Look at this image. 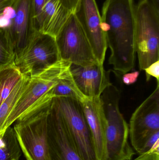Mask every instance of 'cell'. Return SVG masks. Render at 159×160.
I'll use <instances>...</instances> for the list:
<instances>
[{
    "mask_svg": "<svg viewBox=\"0 0 159 160\" xmlns=\"http://www.w3.org/2000/svg\"><path fill=\"white\" fill-rule=\"evenodd\" d=\"M135 6L133 0H105L101 16L111 54L109 64L124 74L134 66Z\"/></svg>",
    "mask_w": 159,
    "mask_h": 160,
    "instance_id": "obj_1",
    "label": "cell"
},
{
    "mask_svg": "<svg viewBox=\"0 0 159 160\" xmlns=\"http://www.w3.org/2000/svg\"><path fill=\"white\" fill-rule=\"evenodd\" d=\"M52 100L40 104L14 123L13 129L26 160H50L48 118Z\"/></svg>",
    "mask_w": 159,
    "mask_h": 160,
    "instance_id": "obj_2",
    "label": "cell"
},
{
    "mask_svg": "<svg viewBox=\"0 0 159 160\" xmlns=\"http://www.w3.org/2000/svg\"><path fill=\"white\" fill-rule=\"evenodd\" d=\"M71 64L60 59L47 68L30 76L26 89L7 118L6 129L35 107L52 100L51 88L69 70Z\"/></svg>",
    "mask_w": 159,
    "mask_h": 160,
    "instance_id": "obj_3",
    "label": "cell"
},
{
    "mask_svg": "<svg viewBox=\"0 0 159 160\" xmlns=\"http://www.w3.org/2000/svg\"><path fill=\"white\" fill-rule=\"evenodd\" d=\"M112 85L101 96L106 118L104 160H131L135 152L129 142V126L119 110V96Z\"/></svg>",
    "mask_w": 159,
    "mask_h": 160,
    "instance_id": "obj_4",
    "label": "cell"
},
{
    "mask_svg": "<svg viewBox=\"0 0 159 160\" xmlns=\"http://www.w3.org/2000/svg\"><path fill=\"white\" fill-rule=\"evenodd\" d=\"M135 11L134 48L139 68L144 70L159 61V12L150 0H140Z\"/></svg>",
    "mask_w": 159,
    "mask_h": 160,
    "instance_id": "obj_5",
    "label": "cell"
},
{
    "mask_svg": "<svg viewBox=\"0 0 159 160\" xmlns=\"http://www.w3.org/2000/svg\"><path fill=\"white\" fill-rule=\"evenodd\" d=\"M53 101L82 159L98 160L81 102L70 98H54Z\"/></svg>",
    "mask_w": 159,
    "mask_h": 160,
    "instance_id": "obj_6",
    "label": "cell"
},
{
    "mask_svg": "<svg viewBox=\"0 0 159 160\" xmlns=\"http://www.w3.org/2000/svg\"><path fill=\"white\" fill-rule=\"evenodd\" d=\"M56 41L62 60L81 66L98 62L85 32L73 12L56 37Z\"/></svg>",
    "mask_w": 159,
    "mask_h": 160,
    "instance_id": "obj_7",
    "label": "cell"
},
{
    "mask_svg": "<svg viewBox=\"0 0 159 160\" xmlns=\"http://www.w3.org/2000/svg\"><path fill=\"white\" fill-rule=\"evenodd\" d=\"M56 39L35 31L27 47L14 63L22 75L31 76L60 60Z\"/></svg>",
    "mask_w": 159,
    "mask_h": 160,
    "instance_id": "obj_8",
    "label": "cell"
},
{
    "mask_svg": "<svg viewBox=\"0 0 159 160\" xmlns=\"http://www.w3.org/2000/svg\"><path fill=\"white\" fill-rule=\"evenodd\" d=\"M159 84L153 93L133 112L130 120L129 137L137 153L146 139L159 130Z\"/></svg>",
    "mask_w": 159,
    "mask_h": 160,
    "instance_id": "obj_9",
    "label": "cell"
},
{
    "mask_svg": "<svg viewBox=\"0 0 159 160\" xmlns=\"http://www.w3.org/2000/svg\"><path fill=\"white\" fill-rule=\"evenodd\" d=\"M73 13L85 32L97 61L104 64L108 47L96 0H78Z\"/></svg>",
    "mask_w": 159,
    "mask_h": 160,
    "instance_id": "obj_10",
    "label": "cell"
},
{
    "mask_svg": "<svg viewBox=\"0 0 159 160\" xmlns=\"http://www.w3.org/2000/svg\"><path fill=\"white\" fill-rule=\"evenodd\" d=\"M47 144L50 160H83L53 99L48 118Z\"/></svg>",
    "mask_w": 159,
    "mask_h": 160,
    "instance_id": "obj_11",
    "label": "cell"
},
{
    "mask_svg": "<svg viewBox=\"0 0 159 160\" xmlns=\"http://www.w3.org/2000/svg\"><path fill=\"white\" fill-rule=\"evenodd\" d=\"M70 70L77 86L86 98H100L112 85L109 72L98 62L84 66L71 64Z\"/></svg>",
    "mask_w": 159,
    "mask_h": 160,
    "instance_id": "obj_12",
    "label": "cell"
},
{
    "mask_svg": "<svg viewBox=\"0 0 159 160\" xmlns=\"http://www.w3.org/2000/svg\"><path fill=\"white\" fill-rule=\"evenodd\" d=\"M83 112L88 125L98 160H104L105 152L106 117L101 97L85 98L81 102Z\"/></svg>",
    "mask_w": 159,
    "mask_h": 160,
    "instance_id": "obj_13",
    "label": "cell"
},
{
    "mask_svg": "<svg viewBox=\"0 0 159 160\" xmlns=\"http://www.w3.org/2000/svg\"><path fill=\"white\" fill-rule=\"evenodd\" d=\"M16 17L5 29L14 48L16 57L27 47L35 31L31 19V0H14Z\"/></svg>",
    "mask_w": 159,
    "mask_h": 160,
    "instance_id": "obj_14",
    "label": "cell"
},
{
    "mask_svg": "<svg viewBox=\"0 0 159 160\" xmlns=\"http://www.w3.org/2000/svg\"><path fill=\"white\" fill-rule=\"evenodd\" d=\"M72 13L59 0H46L37 31L56 39Z\"/></svg>",
    "mask_w": 159,
    "mask_h": 160,
    "instance_id": "obj_15",
    "label": "cell"
},
{
    "mask_svg": "<svg viewBox=\"0 0 159 160\" xmlns=\"http://www.w3.org/2000/svg\"><path fill=\"white\" fill-rule=\"evenodd\" d=\"M29 79V76L23 75L8 97L0 105V133L6 130L5 125L7 118L26 89Z\"/></svg>",
    "mask_w": 159,
    "mask_h": 160,
    "instance_id": "obj_16",
    "label": "cell"
},
{
    "mask_svg": "<svg viewBox=\"0 0 159 160\" xmlns=\"http://www.w3.org/2000/svg\"><path fill=\"white\" fill-rule=\"evenodd\" d=\"M50 94L52 98H70L81 102L86 97L77 86L70 69L51 88Z\"/></svg>",
    "mask_w": 159,
    "mask_h": 160,
    "instance_id": "obj_17",
    "label": "cell"
},
{
    "mask_svg": "<svg viewBox=\"0 0 159 160\" xmlns=\"http://www.w3.org/2000/svg\"><path fill=\"white\" fill-rule=\"evenodd\" d=\"M22 77L23 75L14 62L0 68V105Z\"/></svg>",
    "mask_w": 159,
    "mask_h": 160,
    "instance_id": "obj_18",
    "label": "cell"
},
{
    "mask_svg": "<svg viewBox=\"0 0 159 160\" xmlns=\"http://www.w3.org/2000/svg\"><path fill=\"white\" fill-rule=\"evenodd\" d=\"M21 151L13 128L0 133V160H20Z\"/></svg>",
    "mask_w": 159,
    "mask_h": 160,
    "instance_id": "obj_19",
    "label": "cell"
},
{
    "mask_svg": "<svg viewBox=\"0 0 159 160\" xmlns=\"http://www.w3.org/2000/svg\"><path fill=\"white\" fill-rule=\"evenodd\" d=\"M16 54L5 29H0V68L14 62Z\"/></svg>",
    "mask_w": 159,
    "mask_h": 160,
    "instance_id": "obj_20",
    "label": "cell"
},
{
    "mask_svg": "<svg viewBox=\"0 0 159 160\" xmlns=\"http://www.w3.org/2000/svg\"><path fill=\"white\" fill-rule=\"evenodd\" d=\"M45 2L46 0H31L32 21L36 31Z\"/></svg>",
    "mask_w": 159,
    "mask_h": 160,
    "instance_id": "obj_21",
    "label": "cell"
},
{
    "mask_svg": "<svg viewBox=\"0 0 159 160\" xmlns=\"http://www.w3.org/2000/svg\"><path fill=\"white\" fill-rule=\"evenodd\" d=\"M146 76L147 81H149L151 77L156 79L157 83L159 80V61L151 64L144 69Z\"/></svg>",
    "mask_w": 159,
    "mask_h": 160,
    "instance_id": "obj_22",
    "label": "cell"
},
{
    "mask_svg": "<svg viewBox=\"0 0 159 160\" xmlns=\"http://www.w3.org/2000/svg\"><path fill=\"white\" fill-rule=\"evenodd\" d=\"M133 160H159V149L150 150L149 152L140 155L138 158Z\"/></svg>",
    "mask_w": 159,
    "mask_h": 160,
    "instance_id": "obj_23",
    "label": "cell"
},
{
    "mask_svg": "<svg viewBox=\"0 0 159 160\" xmlns=\"http://www.w3.org/2000/svg\"><path fill=\"white\" fill-rule=\"evenodd\" d=\"M139 74H140V72L139 71L125 73L123 74L122 81L125 84L128 85L132 84L137 81Z\"/></svg>",
    "mask_w": 159,
    "mask_h": 160,
    "instance_id": "obj_24",
    "label": "cell"
},
{
    "mask_svg": "<svg viewBox=\"0 0 159 160\" xmlns=\"http://www.w3.org/2000/svg\"><path fill=\"white\" fill-rule=\"evenodd\" d=\"M59 1L64 7L66 8L71 12H73L75 8L78 0H59Z\"/></svg>",
    "mask_w": 159,
    "mask_h": 160,
    "instance_id": "obj_25",
    "label": "cell"
},
{
    "mask_svg": "<svg viewBox=\"0 0 159 160\" xmlns=\"http://www.w3.org/2000/svg\"><path fill=\"white\" fill-rule=\"evenodd\" d=\"M2 14L10 19L13 20L16 17V11L15 8L12 5H8L5 8Z\"/></svg>",
    "mask_w": 159,
    "mask_h": 160,
    "instance_id": "obj_26",
    "label": "cell"
},
{
    "mask_svg": "<svg viewBox=\"0 0 159 160\" xmlns=\"http://www.w3.org/2000/svg\"><path fill=\"white\" fill-rule=\"evenodd\" d=\"M12 20H13L8 18L2 13L0 15V29H8L11 26Z\"/></svg>",
    "mask_w": 159,
    "mask_h": 160,
    "instance_id": "obj_27",
    "label": "cell"
},
{
    "mask_svg": "<svg viewBox=\"0 0 159 160\" xmlns=\"http://www.w3.org/2000/svg\"><path fill=\"white\" fill-rule=\"evenodd\" d=\"M14 0H10L7 2H5L2 4L0 5V15L2 13L5 8L8 5H12L14 3Z\"/></svg>",
    "mask_w": 159,
    "mask_h": 160,
    "instance_id": "obj_28",
    "label": "cell"
},
{
    "mask_svg": "<svg viewBox=\"0 0 159 160\" xmlns=\"http://www.w3.org/2000/svg\"><path fill=\"white\" fill-rule=\"evenodd\" d=\"M155 8L159 12V0H150Z\"/></svg>",
    "mask_w": 159,
    "mask_h": 160,
    "instance_id": "obj_29",
    "label": "cell"
},
{
    "mask_svg": "<svg viewBox=\"0 0 159 160\" xmlns=\"http://www.w3.org/2000/svg\"><path fill=\"white\" fill-rule=\"evenodd\" d=\"M10 1V0H0V5L2 4L3 3L5 2H7V1Z\"/></svg>",
    "mask_w": 159,
    "mask_h": 160,
    "instance_id": "obj_30",
    "label": "cell"
}]
</instances>
